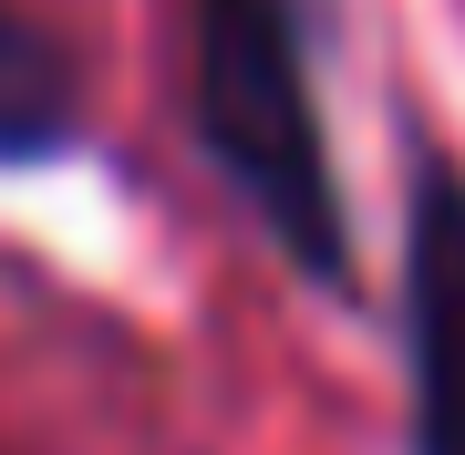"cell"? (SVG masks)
Here are the masks:
<instances>
[{
    "instance_id": "obj_1",
    "label": "cell",
    "mask_w": 465,
    "mask_h": 455,
    "mask_svg": "<svg viewBox=\"0 0 465 455\" xmlns=\"http://www.w3.org/2000/svg\"><path fill=\"white\" fill-rule=\"evenodd\" d=\"M186 11V135L311 290L351 280V218L311 84L300 0H176Z\"/></svg>"
},
{
    "instance_id": "obj_2",
    "label": "cell",
    "mask_w": 465,
    "mask_h": 455,
    "mask_svg": "<svg viewBox=\"0 0 465 455\" xmlns=\"http://www.w3.org/2000/svg\"><path fill=\"white\" fill-rule=\"evenodd\" d=\"M403 404L414 455H465V166L445 145L403 166Z\"/></svg>"
},
{
    "instance_id": "obj_3",
    "label": "cell",
    "mask_w": 465,
    "mask_h": 455,
    "mask_svg": "<svg viewBox=\"0 0 465 455\" xmlns=\"http://www.w3.org/2000/svg\"><path fill=\"white\" fill-rule=\"evenodd\" d=\"M84 124V84H73V52L42 32L21 0H0V166H32L63 155Z\"/></svg>"
}]
</instances>
